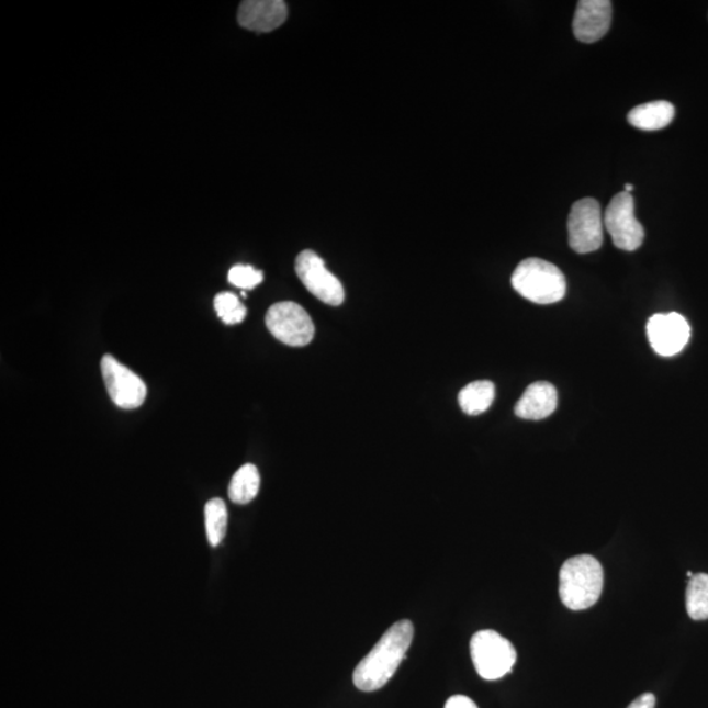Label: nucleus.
Returning a JSON list of instances; mask_svg holds the SVG:
<instances>
[{"label": "nucleus", "mask_w": 708, "mask_h": 708, "mask_svg": "<svg viewBox=\"0 0 708 708\" xmlns=\"http://www.w3.org/2000/svg\"><path fill=\"white\" fill-rule=\"evenodd\" d=\"M414 633V625L408 619L391 626L373 650L356 666L353 683L357 689L370 693L387 685L406 658Z\"/></svg>", "instance_id": "1"}, {"label": "nucleus", "mask_w": 708, "mask_h": 708, "mask_svg": "<svg viewBox=\"0 0 708 708\" xmlns=\"http://www.w3.org/2000/svg\"><path fill=\"white\" fill-rule=\"evenodd\" d=\"M266 325L276 339L289 347H305L312 342L315 326L305 308L294 302H279L268 310Z\"/></svg>", "instance_id": "5"}, {"label": "nucleus", "mask_w": 708, "mask_h": 708, "mask_svg": "<svg viewBox=\"0 0 708 708\" xmlns=\"http://www.w3.org/2000/svg\"><path fill=\"white\" fill-rule=\"evenodd\" d=\"M674 106L670 101L659 100L633 108L627 116L637 130L653 132L664 130L674 119Z\"/></svg>", "instance_id": "14"}, {"label": "nucleus", "mask_w": 708, "mask_h": 708, "mask_svg": "<svg viewBox=\"0 0 708 708\" xmlns=\"http://www.w3.org/2000/svg\"><path fill=\"white\" fill-rule=\"evenodd\" d=\"M632 191H633V187L631 184H626L625 192L631 193Z\"/></svg>", "instance_id": "23"}, {"label": "nucleus", "mask_w": 708, "mask_h": 708, "mask_svg": "<svg viewBox=\"0 0 708 708\" xmlns=\"http://www.w3.org/2000/svg\"><path fill=\"white\" fill-rule=\"evenodd\" d=\"M101 373H103L108 394L117 407L136 409L145 403L147 395L145 382L113 356L103 357Z\"/></svg>", "instance_id": "9"}, {"label": "nucleus", "mask_w": 708, "mask_h": 708, "mask_svg": "<svg viewBox=\"0 0 708 708\" xmlns=\"http://www.w3.org/2000/svg\"><path fill=\"white\" fill-rule=\"evenodd\" d=\"M295 272L310 293L329 306H340L346 293L339 279L330 273L325 261L314 251H303L295 260Z\"/></svg>", "instance_id": "8"}, {"label": "nucleus", "mask_w": 708, "mask_h": 708, "mask_svg": "<svg viewBox=\"0 0 708 708\" xmlns=\"http://www.w3.org/2000/svg\"><path fill=\"white\" fill-rule=\"evenodd\" d=\"M602 206L595 199H583L572 205L569 217V241L573 251L591 254L604 241Z\"/></svg>", "instance_id": "7"}, {"label": "nucleus", "mask_w": 708, "mask_h": 708, "mask_svg": "<svg viewBox=\"0 0 708 708\" xmlns=\"http://www.w3.org/2000/svg\"><path fill=\"white\" fill-rule=\"evenodd\" d=\"M656 698L652 693H644L643 696H640L627 708H655Z\"/></svg>", "instance_id": "22"}, {"label": "nucleus", "mask_w": 708, "mask_h": 708, "mask_svg": "<svg viewBox=\"0 0 708 708\" xmlns=\"http://www.w3.org/2000/svg\"><path fill=\"white\" fill-rule=\"evenodd\" d=\"M604 226L614 246L623 251H637L643 245L644 228L636 217V201L631 193L614 195L604 215Z\"/></svg>", "instance_id": "6"}, {"label": "nucleus", "mask_w": 708, "mask_h": 708, "mask_svg": "<svg viewBox=\"0 0 708 708\" xmlns=\"http://www.w3.org/2000/svg\"><path fill=\"white\" fill-rule=\"evenodd\" d=\"M512 285L519 295L538 305H551L562 301L566 292V282L561 269L537 258L519 262L512 276Z\"/></svg>", "instance_id": "3"}, {"label": "nucleus", "mask_w": 708, "mask_h": 708, "mask_svg": "<svg viewBox=\"0 0 708 708\" xmlns=\"http://www.w3.org/2000/svg\"><path fill=\"white\" fill-rule=\"evenodd\" d=\"M470 651L479 676L487 681L507 676L517 660L514 644L494 630L476 632L471 639Z\"/></svg>", "instance_id": "4"}, {"label": "nucleus", "mask_w": 708, "mask_h": 708, "mask_svg": "<svg viewBox=\"0 0 708 708\" xmlns=\"http://www.w3.org/2000/svg\"><path fill=\"white\" fill-rule=\"evenodd\" d=\"M495 384L490 381L469 383L458 395V402L464 414L475 416L485 413L494 403Z\"/></svg>", "instance_id": "15"}, {"label": "nucleus", "mask_w": 708, "mask_h": 708, "mask_svg": "<svg viewBox=\"0 0 708 708\" xmlns=\"http://www.w3.org/2000/svg\"><path fill=\"white\" fill-rule=\"evenodd\" d=\"M557 406V389L549 382H536L526 389L515 413L525 420H542L554 414Z\"/></svg>", "instance_id": "13"}, {"label": "nucleus", "mask_w": 708, "mask_h": 708, "mask_svg": "<svg viewBox=\"0 0 708 708\" xmlns=\"http://www.w3.org/2000/svg\"><path fill=\"white\" fill-rule=\"evenodd\" d=\"M611 16L610 0H582L573 18V33L578 42L596 43L608 33Z\"/></svg>", "instance_id": "11"}, {"label": "nucleus", "mask_w": 708, "mask_h": 708, "mask_svg": "<svg viewBox=\"0 0 708 708\" xmlns=\"http://www.w3.org/2000/svg\"><path fill=\"white\" fill-rule=\"evenodd\" d=\"M262 279H265L262 272L251 266H234L231 272H228V282L243 290L254 289L260 285Z\"/></svg>", "instance_id": "20"}, {"label": "nucleus", "mask_w": 708, "mask_h": 708, "mask_svg": "<svg viewBox=\"0 0 708 708\" xmlns=\"http://www.w3.org/2000/svg\"><path fill=\"white\" fill-rule=\"evenodd\" d=\"M288 19V5L282 0H246L238 11L243 29L259 33L278 30Z\"/></svg>", "instance_id": "12"}, {"label": "nucleus", "mask_w": 708, "mask_h": 708, "mask_svg": "<svg viewBox=\"0 0 708 708\" xmlns=\"http://www.w3.org/2000/svg\"><path fill=\"white\" fill-rule=\"evenodd\" d=\"M686 610L694 620L708 619V575L697 573L686 589Z\"/></svg>", "instance_id": "18"}, {"label": "nucleus", "mask_w": 708, "mask_h": 708, "mask_svg": "<svg viewBox=\"0 0 708 708\" xmlns=\"http://www.w3.org/2000/svg\"><path fill=\"white\" fill-rule=\"evenodd\" d=\"M692 329L683 315L656 314L647 323V336L651 347L660 356L677 355L689 342Z\"/></svg>", "instance_id": "10"}, {"label": "nucleus", "mask_w": 708, "mask_h": 708, "mask_svg": "<svg viewBox=\"0 0 708 708\" xmlns=\"http://www.w3.org/2000/svg\"><path fill=\"white\" fill-rule=\"evenodd\" d=\"M604 589L602 563L592 555L569 559L559 573V596L565 608L580 611L592 608Z\"/></svg>", "instance_id": "2"}, {"label": "nucleus", "mask_w": 708, "mask_h": 708, "mask_svg": "<svg viewBox=\"0 0 708 708\" xmlns=\"http://www.w3.org/2000/svg\"><path fill=\"white\" fill-rule=\"evenodd\" d=\"M445 708H477L474 700L464 696H454L448 699Z\"/></svg>", "instance_id": "21"}, {"label": "nucleus", "mask_w": 708, "mask_h": 708, "mask_svg": "<svg viewBox=\"0 0 708 708\" xmlns=\"http://www.w3.org/2000/svg\"><path fill=\"white\" fill-rule=\"evenodd\" d=\"M259 490V470L255 464L247 463L235 472L231 485H228V497L235 504L245 505L258 496Z\"/></svg>", "instance_id": "16"}, {"label": "nucleus", "mask_w": 708, "mask_h": 708, "mask_svg": "<svg viewBox=\"0 0 708 708\" xmlns=\"http://www.w3.org/2000/svg\"><path fill=\"white\" fill-rule=\"evenodd\" d=\"M214 308L220 318L228 326L238 325L247 316L246 306L243 305L238 296L228 292L215 295Z\"/></svg>", "instance_id": "19"}, {"label": "nucleus", "mask_w": 708, "mask_h": 708, "mask_svg": "<svg viewBox=\"0 0 708 708\" xmlns=\"http://www.w3.org/2000/svg\"><path fill=\"white\" fill-rule=\"evenodd\" d=\"M205 528L207 541L217 548L224 541L227 531V507L222 498H212L205 505Z\"/></svg>", "instance_id": "17"}]
</instances>
